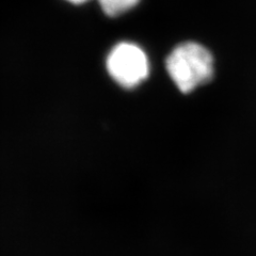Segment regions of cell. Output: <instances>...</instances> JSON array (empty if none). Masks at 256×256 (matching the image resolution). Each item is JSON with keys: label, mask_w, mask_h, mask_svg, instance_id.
<instances>
[{"label": "cell", "mask_w": 256, "mask_h": 256, "mask_svg": "<svg viewBox=\"0 0 256 256\" xmlns=\"http://www.w3.org/2000/svg\"><path fill=\"white\" fill-rule=\"evenodd\" d=\"M214 60L201 44L186 42L175 47L166 58V66L171 79L182 93H190L214 77Z\"/></svg>", "instance_id": "obj_1"}, {"label": "cell", "mask_w": 256, "mask_h": 256, "mask_svg": "<svg viewBox=\"0 0 256 256\" xmlns=\"http://www.w3.org/2000/svg\"><path fill=\"white\" fill-rule=\"evenodd\" d=\"M111 77L124 88L137 86L148 76V60L146 52L132 43H120L107 58Z\"/></svg>", "instance_id": "obj_2"}, {"label": "cell", "mask_w": 256, "mask_h": 256, "mask_svg": "<svg viewBox=\"0 0 256 256\" xmlns=\"http://www.w3.org/2000/svg\"><path fill=\"white\" fill-rule=\"evenodd\" d=\"M98 2L107 15L116 16L130 10L139 0H98Z\"/></svg>", "instance_id": "obj_3"}, {"label": "cell", "mask_w": 256, "mask_h": 256, "mask_svg": "<svg viewBox=\"0 0 256 256\" xmlns=\"http://www.w3.org/2000/svg\"><path fill=\"white\" fill-rule=\"evenodd\" d=\"M68 2H73V4H82V2H86V0H68Z\"/></svg>", "instance_id": "obj_4"}]
</instances>
